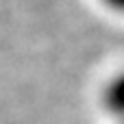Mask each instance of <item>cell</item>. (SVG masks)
I'll return each mask as SVG.
<instances>
[{
    "label": "cell",
    "mask_w": 124,
    "mask_h": 124,
    "mask_svg": "<svg viewBox=\"0 0 124 124\" xmlns=\"http://www.w3.org/2000/svg\"><path fill=\"white\" fill-rule=\"evenodd\" d=\"M102 105L113 118L124 122V72L113 74L102 87Z\"/></svg>",
    "instance_id": "6da1fadb"
},
{
    "label": "cell",
    "mask_w": 124,
    "mask_h": 124,
    "mask_svg": "<svg viewBox=\"0 0 124 124\" xmlns=\"http://www.w3.org/2000/svg\"><path fill=\"white\" fill-rule=\"evenodd\" d=\"M109 11H113V13H122L124 15V0H100Z\"/></svg>",
    "instance_id": "7a4b0ae2"
},
{
    "label": "cell",
    "mask_w": 124,
    "mask_h": 124,
    "mask_svg": "<svg viewBox=\"0 0 124 124\" xmlns=\"http://www.w3.org/2000/svg\"><path fill=\"white\" fill-rule=\"evenodd\" d=\"M122 124H124V122H122Z\"/></svg>",
    "instance_id": "3957f363"
}]
</instances>
